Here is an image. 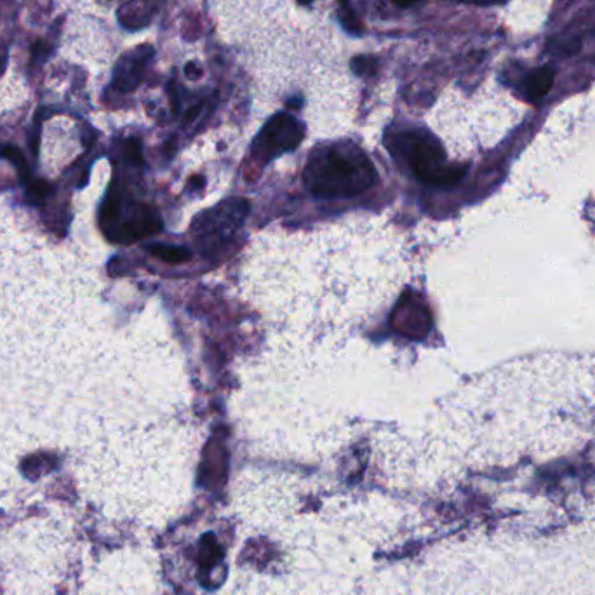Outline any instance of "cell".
<instances>
[{
    "instance_id": "3",
    "label": "cell",
    "mask_w": 595,
    "mask_h": 595,
    "mask_svg": "<svg viewBox=\"0 0 595 595\" xmlns=\"http://www.w3.org/2000/svg\"><path fill=\"white\" fill-rule=\"evenodd\" d=\"M247 205L244 199H232L221 202L211 211L205 212L194 223V238L197 246L206 254H214L218 247L223 246L232 239L235 230L246 218Z\"/></svg>"
},
{
    "instance_id": "15",
    "label": "cell",
    "mask_w": 595,
    "mask_h": 595,
    "mask_svg": "<svg viewBox=\"0 0 595 595\" xmlns=\"http://www.w3.org/2000/svg\"><path fill=\"white\" fill-rule=\"evenodd\" d=\"M9 51L5 46H0V77L4 76L8 68Z\"/></svg>"
},
{
    "instance_id": "12",
    "label": "cell",
    "mask_w": 595,
    "mask_h": 595,
    "mask_svg": "<svg viewBox=\"0 0 595 595\" xmlns=\"http://www.w3.org/2000/svg\"><path fill=\"white\" fill-rule=\"evenodd\" d=\"M53 56V46L46 41L35 42L30 49V68L42 67Z\"/></svg>"
},
{
    "instance_id": "17",
    "label": "cell",
    "mask_w": 595,
    "mask_h": 595,
    "mask_svg": "<svg viewBox=\"0 0 595 595\" xmlns=\"http://www.w3.org/2000/svg\"><path fill=\"white\" fill-rule=\"evenodd\" d=\"M475 2H477V4L487 5V4H496V2H502V0H475Z\"/></svg>"
},
{
    "instance_id": "11",
    "label": "cell",
    "mask_w": 595,
    "mask_h": 595,
    "mask_svg": "<svg viewBox=\"0 0 595 595\" xmlns=\"http://www.w3.org/2000/svg\"><path fill=\"white\" fill-rule=\"evenodd\" d=\"M340 23L349 34L363 35V25H361V21H359L357 14L350 5L349 0H342V5H340Z\"/></svg>"
},
{
    "instance_id": "18",
    "label": "cell",
    "mask_w": 595,
    "mask_h": 595,
    "mask_svg": "<svg viewBox=\"0 0 595 595\" xmlns=\"http://www.w3.org/2000/svg\"><path fill=\"white\" fill-rule=\"evenodd\" d=\"M300 4H310V2H313V0H298Z\"/></svg>"
},
{
    "instance_id": "4",
    "label": "cell",
    "mask_w": 595,
    "mask_h": 595,
    "mask_svg": "<svg viewBox=\"0 0 595 595\" xmlns=\"http://www.w3.org/2000/svg\"><path fill=\"white\" fill-rule=\"evenodd\" d=\"M409 164L415 175L429 185H453L465 175V169L445 163L441 146L423 133L408 134Z\"/></svg>"
},
{
    "instance_id": "7",
    "label": "cell",
    "mask_w": 595,
    "mask_h": 595,
    "mask_svg": "<svg viewBox=\"0 0 595 595\" xmlns=\"http://www.w3.org/2000/svg\"><path fill=\"white\" fill-rule=\"evenodd\" d=\"M154 47L148 44L134 47L119 58L112 71V88L119 92H131L142 84L146 68L154 59Z\"/></svg>"
},
{
    "instance_id": "2",
    "label": "cell",
    "mask_w": 595,
    "mask_h": 595,
    "mask_svg": "<svg viewBox=\"0 0 595 595\" xmlns=\"http://www.w3.org/2000/svg\"><path fill=\"white\" fill-rule=\"evenodd\" d=\"M376 169L370 157L352 143L319 146L305 167V184L321 199H345L375 185Z\"/></svg>"
},
{
    "instance_id": "16",
    "label": "cell",
    "mask_w": 595,
    "mask_h": 595,
    "mask_svg": "<svg viewBox=\"0 0 595 595\" xmlns=\"http://www.w3.org/2000/svg\"><path fill=\"white\" fill-rule=\"evenodd\" d=\"M394 4L399 5V8H408V5L415 4L417 0H392Z\"/></svg>"
},
{
    "instance_id": "14",
    "label": "cell",
    "mask_w": 595,
    "mask_h": 595,
    "mask_svg": "<svg viewBox=\"0 0 595 595\" xmlns=\"http://www.w3.org/2000/svg\"><path fill=\"white\" fill-rule=\"evenodd\" d=\"M371 63H375L373 58H355L352 62V67L357 74H367L370 71Z\"/></svg>"
},
{
    "instance_id": "6",
    "label": "cell",
    "mask_w": 595,
    "mask_h": 595,
    "mask_svg": "<svg viewBox=\"0 0 595 595\" xmlns=\"http://www.w3.org/2000/svg\"><path fill=\"white\" fill-rule=\"evenodd\" d=\"M110 206V225L115 227V238L121 241L148 238L161 230V220L155 211L146 206L136 202L122 206L119 200H113Z\"/></svg>"
},
{
    "instance_id": "1",
    "label": "cell",
    "mask_w": 595,
    "mask_h": 595,
    "mask_svg": "<svg viewBox=\"0 0 595 595\" xmlns=\"http://www.w3.org/2000/svg\"><path fill=\"white\" fill-rule=\"evenodd\" d=\"M74 307L68 275L41 247L0 232V363L11 355L14 363L35 361L70 324Z\"/></svg>"
},
{
    "instance_id": "9",
    "label": "cell",
    "mask_w": 595,
    "mask_h": 595,
    "mask_svg": "<svg viewBox=\"0 0 595 595\" xmlns=\"http://www.w3.org/2000/svg\"><path fill=\"white\" fill-rule=\"evenodd\" d=\"M163 4L164 0H125L117 11V20L125 30L136 32L151 25Z\"/></svg>"
},
{
    "instance_id": "10",
    "label": "cell",
    "mask_w": 595,
    "mask_h": 595,
    "mask_svg": "<svg viewBox=\"0 0 595 595\" xmlns=\"http://www.w3.org/2000/svg\"><path fill=\"white\" fill-rule=\"evenodd\" d=\"M555 71L554 68L540 67L531 71L525 80V97L531 103H537L541 98L549 95L550 89L554 86Z\"/></svg>"
},
{
    "instance_id": "8",
    "label": "cell",
    "mask_w": 595,
    "mask_h": 595,
    "mask_svg": "<svg viewBox=\"0 0 595 595\" xmlns=\"http://www.w3.org/2000/svg\"><path fill=\"white\" fill-rule=\"evenodd\" d=\"M392 326L403 337L421 340L429 333L432 319H430V313L427 312L423 301L420 300V296L409 293L397 304L394 316H392Z\"/></svg>"
},
{
    "instance_id": "13",
    "label": "cell",
    "mask_w": 595,
    "mask_h": 595,
    "mask_svg": "<svg viewBox=\"0 0 595 595\" xmlns=\"http://www.w3.org/2000/svg\"><path fill=\"white\" fill-rule=\"evenodd\" d=\"M152 253L157 254L158 258L166 260L169 263H181L187 262L190 258L188 251L178 250V247H152Z\"/></svg>"
},
{
    "instance_id": "5",
    "label": "cell",
    "mask_w": 595,
    "mask_h": 595,
    "mask_svg": "<svg viewBox=\"0 0 595 595\" xmlns=\"http://www.w3.org/2000/svg\"><path fill=\"white\" fill-rule=\"evenodd\" d=\"M304 140V125L288 113H277L254 140V155L263 161L295 151Z\"/></svg>"
}]
</instances>
